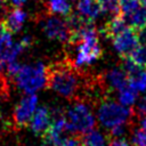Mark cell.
I'll use <instances>...</instances> for the list:
<instances>
[{"label":"cell","mask_w":146,"mask_h":146,"mask_svg":"<svg viewBox=\"0 0 146 146\" xmlns=\"http://www.w3.org/2000/svg\"><path fill=\"white\" fill-rule=\"evenodd\" d=\"M46 73V86L66 98H76L82 89H88L90 83H86V75L68 58L48 65Z\"/></svg>","instance_id":"1"},{"label":"cell","mask_w":146,"mask_h":146,"mask_svg":"<svg viewBox=\"0 0 146 146\" xmlns=\"http://www.w3.org/2000/svg\"><path fill=\"white\" fill-rule=\"evenodd\" d=\"M122 16L128 26L136 31H140L146 27V7L143 5H139L137 8Z\"/></svg>","instance_id":"13"},{"label":"cell","mask_w":146,"mask_h":146,"mask_svg":"<svg viewBox=\"0 0 146 146\" xmlns=\"http://www.w3.org/2000/svg\"><path fill=\"white\" fill-rule=\"evenodd\" d=\"M66 130L76 135H84L95 127V117L86 103L78 102L65 113Z\"/></svg>","instance_id":"3"},{"label":"cell","mask_w":146,"mask_h":146,"mask_svg":"<svg viewBox=\"0 0 146 146\" xmlns=\"http://www.w3.org/2000/svg\"><path fill=\"white\" fill-rule=\"evenodd\" d=\"M67 1H68V2H71V3H73V1H74V0H67Z\"/></svg>","instance_id":"27"},{"label":"cell","mask_w":146,"mask_h":146,"mask_svg":"<svg viewBox=\"0 0 146 146\" xmlns=\"http://www.w3.org/2000/svg\"><path fill=\"white\" fill-rule=\"evenodd\" d=\"M82 146H83V145H82Z\"/></svg>","instance_id":"29"},{"label":"cell","mask_w":146,"mask_h":146,"mask_svg":"<svg viewBox=\"0 0 146 146\" xmlns=\"http://www.w3.org/2000/svg\"><path fill=\"white\" fill-rule=\"evenodd\" d=\"M133 146H146V129L140 128L133 133L132 137Z\"/></svg>","instance_id":"19"},{"label":"cell","mask_w":146,"mask_h":146,"mask_svg":"<svg viewBox=\"0 0 146 146\" xmlns=\"http://www.w3.org/2000/svg\"><path fill=\"white\" fill-rule=\"evenodd\" d=\"M112 44L121 58H127L140 44L138 31L128 27L112 39Z\"/></svg>","instance_id":"6"},{"label":"cell","mask_w":146,"mask_h":146,"mask_svg":"<svg viewBox=\"0 0 146 146\" xmlns=\"http://www.w3.org/2000/svg\"><path fill=\"white\" fill-rule=\"evenodd\" d=\"M137 110H138V112H139L140 114L146 115V96H144V97L138 102Z\"/></svg>","instance_id":"21"},{"label":"cell","mask_w":146,"mask_h":146,"mask_svg":"<svg viewBox=\"0 0 146 146\" xmlns=\"http://www.w3.org/2000/svg\"><path fill=\"white\" fill-rule=\"evenodd\" d=\"M137 95H138V91L135 88H132L130 84H128L125 88L119 91V100L124 106H131L136 102Z\"/></svg>","instance_id":"16"},{"label":"cell","mask_w":146,"mask_h":146,"mask_svg":"<svg viewBox=\"0 0 146 146\" xmlns=\"http://www.w3.org/2000/svg\"><path fill=\"white\" fill-rule=\"evenodd\" d=\"M83 146H105L104 136L97 130H90L81 138Z\"/></svg>","instance_id":"15"},{"label":"cell","mask_w":146,"mask_h":146,"mask_svg":"<svg viewBox=\"0 0 146 146\" xmlns=\"http://www.w3.org/2000/svg\"><path fill=\"white\" fill-rule=\"evenodd\" d=\"M127 58L132 60L138 66L146 67V44L140 43Z\"/></svg>","instance_id":"17"},{"label":"cell","mask_w":146,"mask_h":146,"mask_svg":"<svg viewBox=\"0 0 146 146\" xmlns=\"http://www.w3.org/2000/svg\"><path fill=\"white\" fill-rule=\"evenodd\" d=\"M5 1H7V0H0V3H1V2H5Z\"/></svg>","instance_id":"28"},{"label":"cell","mask_w":146,"mask_h":146,"mask_svg":"<svg viewBox=\"0 0 146 146\" xmlns=\"http://www.w3.org/2000/svg\"><path fill=\"white\" fill-rule=\"evenodd\" d=\"M51 120L52 119L49 110L46 106H40L33 113V116L30 121V128L35 135L42 136L43 132L49 128Z\"/></svg>","instance_id":"9"},{"label":"cell","mask_w":146,"mask_h":146,"mask_svg":"<svg viewBox=\"0 0 146 146\" xmlns=\"http://www.w3.org/2000/svg\"><path fill=\"white\" fill-rule=\"evenodd\" d=\"M36 103H38V98L35 94L26 95L24 98H22L18 102L13 114V119L16 125H18L19 128H23L30 124L33 113L36 110Z\"/></svg>","instance_id":"7"},{"label":"cell","mask_w":146,"mask_h":146,"mask_svg":"<svg viewBox=\"0 0 146 146\" xmlns=\"http://www.w3.org/2000/svg\"><path fill=\"white\" fill-rule=\"evenodd\" d=\"M76 13L87 22L94 23L103 13L100 0H78Z\"/></svg>","instance_id":"8"},{"label":"cell","mask_w":146,"mask_h":146,"mask_svg":"<svg viewBox=\"0 0 146 146\" xmlns=\"http://www.w3.org/2000/svg\"><path fill=\"white\" fill-rule=\"evenodd\" d=\"M128 24L125 22V19L123 18V16L119 13L113 15L103 26L102 32L103 34L107 38V39H113L114 36H116L117 34H120L121 32H123L125 29H128Z\"/></svg>","instance_id":"12"},{"label":"cell","mask_w":146,"mask_h":146,"mask_svg":"<svg viewBox=\"0 0 146 146\" xmlns=\"http://www.w3.org/2000/svg\"><path fill=\"white\" fill-rule=\"evenodd\" d=\"M25 19H26V13L21 7H16L11 9L3 19L7 32H9L10 34H15L19 32L24 25Z\"/></svg>","instance_id":"11"},{"label":"cell","mask_w":146,"mask_h":146,"mask_svg":"<svg viewBox=\"0 0 146 146\" xmlns=\"http://www.w3.org/2000/svg\"><path fill=\"white\" fill-rule=\"evenodd\" d=\"M9 1L11 2L13 6H15V7H21L22 5H24V2H25L26 0H9Z\"/></svg>","instance_id":"24"},{"label":"cell","mask_w":146,"mask_h":146,"mask_svg":"<svg viewBox=\"0 0 146 146\" xmlns=\"http://www.w3.org/2000/svg\"><path fill=\"white\" fill-rule=\"evenodd\" d=\"M47 9L49 14H57L66 17L72 13V3L67 0H48Z\"/></svg>","instance_id":"14"},{"label":"cell","mask_w":146,"mask_h":146,"mask_svg":"<svg viewBox=\"0 0 146 146\" xmlns=\"http://www.w3.org/2000/svg\"><path fill=\"white\" fill-rule=\"evenodd\" d=\"M132 116V111L128 106L113 100H104L97 110L99 122L106 128H113L119 124L127 123Z\"/></svg>","instance_id":"4"},{"label":"cell","mask_w":146,"mask_h":146,"mask_svg":"<svg viewBox=\"0 0 146 146\" xmlns=\"http://www.w3.org/2000/svg\"><path fill=\"white\" fill-rule=\"evenodd\" d=\"M125 125H127V123H123V124H119V125H115V127L111 128V130H110V137L116 138V137L122 136L124 133V131H125Z\"/></svg>","instance_id":"20"},{"label":"cell","mask_w":146,"mask_h":146,"mask_svg":"<svg viewBox=\"0 0 146 146\" xmlns=\"http://www.w3.org/2000/svg\"><path fill=\"white\" fill-rule=\"evenodd\" d=\"M40 23L41 29L47 38L59 42L68 43L71 38V30L65 19L52 16V14L48 13V16H44Z\"/></svg>","instance_id":"5"},{"label":"cell","mask_w":146,"mask_h":146,"mask_svg":"<svg viewBox=\"0 0 146 146\" xmlns=\"http://www.w3.org/2000/svg\"><path fill=\"white\" fill-rule=\"evenodd\" d=\"M108 146H129V144L124 139H114L110 143Z\"/></svg>","instance_id":"22"},{"label":"cell","mask_w":146,"mask_h":146,"mask_svg":"<svg viewBox=\"0 0 146 146\" xmlns=\"http://www.w3.org/2000/svg\"><path fill=\"white\" fill-rule=\"evenodd\" d=\"M140 127H141L143 129H146V115L143 116V119H141V121H140Z\"/></svg>","instance_id":"25"},{"label":"cell","mask_w":146,"mask_h":146,"mask_svg":"<svg viewBox=\"0 0 146 146\" xmlns=\"http://www.w3.org/2000/svg\"><path fill=\"white\" fill-rule=\"evenodd\" d=\"M7 33V30H6V26H5V23L3 21H0V39Z\"/></svg>","instance_id":"23"},{"label":"cell","mask_w":146,"mask_h":146,"mask_svg":"<svg viewBox=\"0 0 146 146\" xmlns=\"http://www.w3.org/2000/svg\"><path fill=\"white\" fill-rule=\"evenodd\" d=\"M100 2H102L104 13L111 14L112 16L120 13L119 0H100Z\"/></svg>","instance_id":"18"},{"label":"cell","mask_w":146,"mask_h":146,"mask_svg":"<svg viewBox=\"0 0 146 146\" xmlns=\"http://www.w3.org/2000/svg\"><path fill=\"white\" fill-rule=\"evenodd\" d=\"M138 1H139L143 6H145V7H146V0H138Z\"/></svg>","instance_id":"26"},{"label":"cell","mask_w":146,"mask_h":146,"mask_svg":"<svg viewBox=\"0 0 146 146\" xmlns=\"http://www.w3.org/2000/svg\"><path fill=\"white\" fill-rule=\"evenodd\" d=\"M47 66L42 63L33 65H22L14 76L18 88L25 94H35V91L43 88L47 83Z\"/></svg>","instance_id":"2"},{"label":"cell","mask_w":146,"mask_h":146,"mask_svg":"<svg viewBox=\"0 0 146 146\" xmlns=\"http://www.w3.org/2000/svg\"><path fill=\"white\" fill-rule=\"evenodd\" d=\"M104 83L107 84L111 89L120 91L129 84V76L127 72L121 67H112L103 76Z\"/></svg>","instance_id":"10"}]
</instances>
